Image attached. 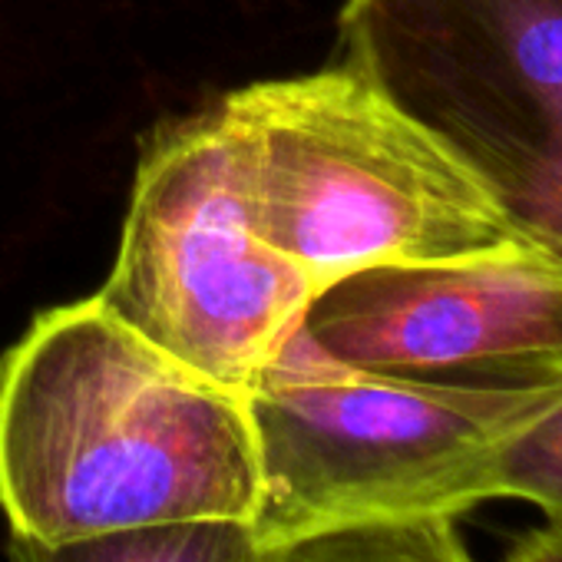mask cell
<instances>
[{
    "label": "cell",
    "mask_w": 562,
    "mask_h": 562,
    "mask_svg": "<svg viewBox=\"0 0 562 562\" xmlns=\"http://www.w3.org/2000/svg\"><path fill=\"white\" fill-rule=\"evenodd\" d=\"M562 391V364L496 381H424L348 368L299 328L245 391L265 542L312 529L460 519L496 443Z\"/></svg>",
    "instance_id": "7a4b0ae2"
},
{
    "label": "cell",
    "mask_w": 562,
    "mask_h": 562,
    "mask_svg": "<svg viewBox=\"0 0 562 562\" xmlns=\"http://www.w3.org/2000/svg\"><path fill=\"white\" fill-rule=\"evenodd\" d=\"M302 331L328 358L397 378L496 381L562 364V261L522 238L341 274Z\"/></svg>",
    "instance_id": "8992f818"
},
{
    "label": "cell",
    "mask_w": 562,
    "mask_h": 562,
    "mask_svg": "<svg viewBox=\"0 0 562 562\" xmlns=\"http://www.w3.org/2000/svg\"><path fill=\"white\" fill-rule=\"evenodd\" d=\"M318 292V278L261 235L241 143L215 106L146 139L97 292L123 325L245 394Z\"/></svg>",
    "instance_id": "277c9868"
},
{
    "label": "cell",
    "mask_w": 562,
    "mask_h": 562,
    "mask_svg": "<svg viewBox=\"0 0 562 562\" xmlns=\"http://www.w3.org/2000/svg\"><path fill=\"white\" fill-rule=\"evenodd\" d=\"M215 110L241 143L261 235L322 289L516 238L480 182L345 64L238 87Z\"/></svg>",
    "instance_id": "3957f363"
},
{
    "label": "cell",
    "mask_w": 562,
    "mask_h": 562,
    "mask_svg": "<svg viewBox=\"0 0 562 562\" xmlns=\"http://www.w3.org/2000/svg\"><path fill=\"white\" fill-rule=\"evenodd\" d=\"M338 44L562 261V0H345Z\"/></svg>",
    "instance_id": "5b68a950"
},
{
    "label": "cell",
    "mask_w": 562,
    "mask_h": 562,
    "mask_svg": "<svg viewBox=\"0 0 562 562\" xmlns=\"http://www.w3.org/2000/svg\"><path fill=\"white\" fill-rule=\"evenodd\" d=\"M265 562H473L457 519H387L312 529L265 546Z\"/></svg>",
    "instance_id": "ba28073f"
},
{
    "label": "cell",
    "mask_w": 562,
    "mask_h": 562,
    "mask_svg": "<svg viewBox=\"0 0 562 562\" xmlns=\"http://www.w3.org/2000/svg\"><path fill=\"white\" fill-rule=\"evenodd\" d=\"M265 536L245 519H186L67 542L8 539L11 562H265Z\"/></svg>",
    "instance_id": "52a82bcc"
},
{
    "label": "cell",
    "mask_w": 562,
    "mask_h": 562,
    "mask_svg": "<svg viewBox=\"0 0 562 562\" xmlns=\"http://www.w3.org/2000/svg\"><path fill=\"white\" fill-rule=\"evenodd\" d=\"M258 506L245 394L169 358L100 295L37 315L0 358V509L14 536L255 522Z\"/></svg>",
    "instance_id": "6da1fadb"
},
{
    "label": "cell",
    "mask_w": 562,
    "mask_h": 562,
    "mask_svg": "<svg viewBox=\"0 0 562 562\" xmlns=\"http://www.w3.org/2000/svg\"><path fill=\"white\" fill-rule=\"evenodd\" d=\"M503 562H562V516H546V522L516 536Z\"/></svg>",
    "instance_id": "30bf717a"
},
{
    "label": "cell",
    "mask_w": 562,
    "mask_h": 562,
    "mask_svg": "<svg viewBox=\"0 0 562 562\" xmlns=\"http://www.w3.org/2000/svg\"><path fill=\"white\" fill-rule=\"evenodd\" d=\"M490 499H519L562 516V391L486 457L480 503Z\"/></svg>",
    "instance_id": "9c48e42d"
}]
</instances>
